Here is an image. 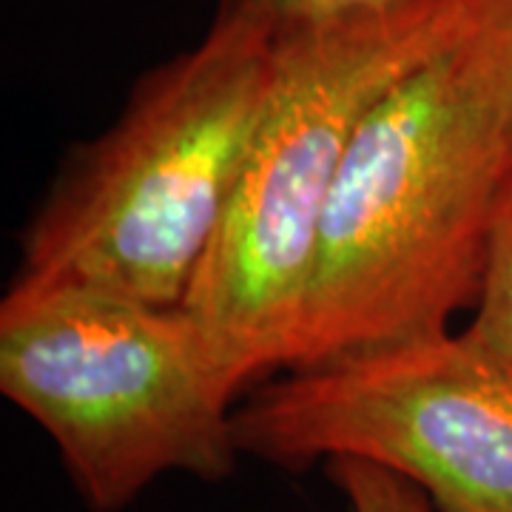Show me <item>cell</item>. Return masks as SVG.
<instances>
[{
    "label": "cell",
    "mask_w": 512,
    "mask_h": 512,
    "mask_svg": "<svg viewBox=\"0 0 512 512\" xmlns=\"http://www.w3.org/2000/svg\"><path fill=\"white\" fill-rule=\"evenodd\" d=\"M512 171V0L367 111L330 188L282 370L450 330Z\"/></svg>",
    "instance_id": "obj_1"
},
{
    "label": "cell",
    "mask_w": 512,
    "mask_h": 512,
    "mask_svg": "<svg viewBox=\"0 0 512 512\" xmlns=\"http://www.w3.org/2000/svg\"><path fill=\"white\" fill-rule=\"evenodd\" d=\"M276 32L217 3L197 46L140 77L37 208L9 291L83 285L183 305L234 197Z\"/></svg>",
    "instance_id": "obj_2"
},
{
    "label": "cell",
    "mask_w": 512,
    "mask_h": 512,
    "mask_svg": "<svg viewBox=\"0 0 512 512\" xmlns=\"http://www.w3.org/2000/svg\"><path fill=\"white\" fill-rule=\"evenodd\" d=\"M495 3L407 0L276 32L234 197L183 302L239 390L285 367L322 211L367 111Z\"/></svg>",
    "instance_id": "obj_3"
},
{
    "label": "cell",
    "mask_w": 512,
    "mask_h": 512,
    "mask_svg": "<svg viewBox=\"0 0 512 512\" xmlns=\"http://www.w3.org/2000/svg\"><path fill=\"white\" fill-rule=\"evenodd\" d=\"M0 390L55 444L92 512H120L157 478L237 470L239 390L183 305L60 285L6 291Z\"/></svg>",
    "instance_id": "obj_4"
},
{
    "label": "cell",
    "mask_w": 512,
    "mask_h": 512,
    "mask_svg": "<svg viewBox=\"0 0 512 512\" xmlns=\"http://www.w3.org/2000/svg\"><path fill=\"white\" fill-rule=\"evenodd\" d=\"M239 456L302 473L359 458L436 512H512V379L467 333H419L265 379L234 410Z\"/></svg>",
    "instance_id": "obj_5"
},
{
    "label": "cell",
    "mask_w": 512,
    "mask_h": 512,
    "mask_svg": "<svg viewBox=\"0 0 512 512\" xmlns=\"http://www.w3.org/2000/svg\"><path fill=\"white\" fill-rule=\"evenodd\" d=\"M464 333L512 379V171L495 202L476 316Z\"/></svg>",
    "instance_id": "obj_6"
},
{
    "label": "cell",
    "mask_w": 512,
    "mask_h": 512,
    "mask_svg": "<svg viewBox=\"0 0 512 512\" xmlns=\"http://www.w3.org/2000/svg\"><path fill=\"white\" fill-rule=\"evenodd\" d=\"M328 476L345 495L350 512H436L421 487L370 461L336 458L328 461Z\"/></svg>",
    "instance_id": "obj_7"
},
{
    "label": "cell",
    "mask_w": 512,
    "mask_h": 512,
    "mask_svg": "<svg viewBox=\"0 0 512 512\" xmlns=\"http://www.w3.org/2000/svg\"><path fill=\"white\" fill-rule=\"evenodd\" d=\"M222 6H237L256 18L268 20L276 29L325 23V20L350 18L362 12L390 9L407 0H220Z\"/></svg>",
    "instance_id": "obj_8"
}]
</instances>
